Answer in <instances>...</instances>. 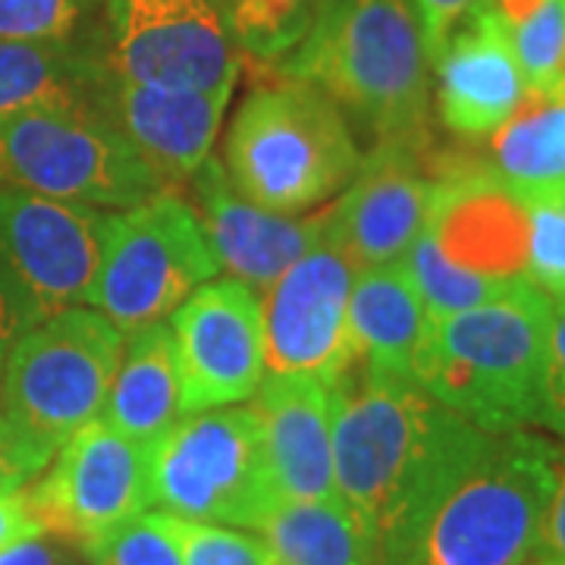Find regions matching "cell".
Listing matches in <instances>:
<instances>
[{
  "instance_id": "9c48e42d",
  "label": "cell",
  "mask_w": 565,
  "mask_h": 565,
  "mask_svg": "<svg viewBox=\"0 0 565 565\" xmlns=\"http://www.w3.org/2000/svg\"><path fill=\"white\" fill-rule=\"evenodd\" d=\"M0 189L120 211L161 182L95 107H32L0 117Z\"/></svg>"
},
{
  "instance_id": "ac0fdd59",
  "label": "cell",
  "mask_w": 565,
  "mask_h": 565,
  "mask_svg": "<svg viewBox=\"0 0 565 565\" xmlns=\"http://www.w3.org/2000/svg\"><path fill=\"white\" fill-rule=\"evenodd\" d=\"M434 66L437 110L456 139H490L525 102V76L493 0L452 32Z\"/></svg>"
},
{
  "instance_id": "f546056e",
  "label": "cell",
  "mask_w": 565,
  "mask_h": 565,
  "mask_svg": "<svg viewBox=\"0 0 565 565\" xmlns=\"http://www.w3.org/2000/svg\"><path fill=\"white\" fill-rule=\"evenodd\" d=\"M98 0H0V41H73Z\"/></svg>"
},
{
  "instance_id": "4316f807",
  "label": "cell",
  "mask_w": 565,
  "mask_h": 565,
  "mask_svg": "<svg viewBox=\"0 0 565 565\" xmlns=\"http://www.w3.org/2000/svg\"><path fill=\"white\" fill-rule=\"evenodd\" d=\"M92 565H182V546L170 512H139L104 531L85 550Z\"/></svg>"
},
{
  "instance_id": "4fadbf2b",
  "label": "cell",
  "mask_w": 565,
  "mask_h": 565,
  "mask_svg": "<svg viewBox=\"0 0 565 565\" xmlns=\"http://www.w3.org/2000/svg\"><path fill=\"white\" fill-rule=\"evenodd\" d=\"M355 274V262L330 230H323L321 239L264 289L267 374H305L333 386L355 364L349 337V296Z\"/></svg>"
},
{
  "instance_id": "7c38bea8",
  "label": "cell",
  "mask_w": 565,
  "mask_h": 565,
  "mask_svg": "<svg viewBox=\"0 0 565 565\" xmlns=\"http://www.w3.org/2000/svg\"><path fill=\"white\" fill-rule=\"evenodd\" d=\"M151 449L102 418L76 430L57 449L51 471L25 487L41 534L85 553L104 531L154 505Z\"/></svg>"
},
{
  "instance_id": "ba28073f",
  "label": "cell",
  "mask_w": 565,
  "mask_h": 565,
  "mask_svg": "<svg viewBox=\"0 0 565 565\" xmlns=\"http://www.w3.org/2000/svg\"><path fill=\"white\" fill-rule=\"evenodd\" d=\"M217 274L221 264L192 204L158 189L145 202L104 217L98 270L85 305L132 333L170 318Z\"/></svg>"
},
{
  "instance_id": "8d00e7d4",
  "label": "cell",
  "mask_w": 565,
  "mask_h": 565,
  "mask_svg": "<svg viewBox=\"0 0 565 565\" xmlns=\"http://www.w3.org/2000/svg\"><path fill=\"white\" fill-rule=\"evenodd\" d=\"M41 527L29 509V500H25V490H17V493H3L0 497V550L17 541H25V537H39Z\"/></svg>"
},
{
  "instance_id": "1f68e13d",
  "label": "cell",
  "mask_w": 565,
  "mask_h": 565,
  "mask_svg": "<svg viewBox=\"0 0 565 565\" xmlns=\"http://www.w3.org/2000/svg\"><path fill=\"white\" fill-rule=\"evenodd\" d=\"M415 13H418V25H422L424 51L427 61L434 63L446 47V41L452 39V32L462 25L484 0H412Z\"/></svg>"
},
{
  "instance_id": "83f0119b",
  "label": "cell",
  "mask_w": 565,
  "mask_h": 565,
  "mask_svg": "<svg viewBox=\"0 0 565 565\" xmlns=\"http://www.w3.org/2000/svg\"><path fill=\"white\" fill-rule=\"evenodd\" d=\"M315 0H233L230 35L252 54L274 57L305 39Z\"/></svg>"
},
{
  "instance_id": "cb8c5ba5",
  "label": "cell",
  "mask_w": 565,
  "mask_h": 565,
  "mask_svg": "<svg viewBox=\"0 0 565 565\" xmlns=\"http://www.w3.org/2000/svg\"><path fill=\"white\" fill-rule=\"evenodd\" d=\"M277 565H381V544L340 500L277 503L262 527Z\"/></svg>"
},
{
  "instance_id": "f1b7e54d",
  "label": "cell",
  "mask_w": 565,
  "mask_h": 565,
  "mask_svg": "<svg viewBox=\"0 0 565 565\" xmlns=\"http://www.w3.org/2000/svg\"><path fill=\"white\" fill-rule=\"evenodd\" d=\"M525 204V270L534 289L565 302V192Z\"/></svg>"
},
{
  "instance_id": "52a82bcc",
  "label": "cell",
  "mask_w": 565,
  "mask_h": 565,
  "mask_svg": "<svg viewBox=\"0 0 565 565\" xmlns=\"http://www.w3.org/2000/svg\"><path fill=\"white\" fill-rule=\"evenodd\" d=\"M122 343L120 327L88 305L32 327L0 359L3 418L54 462L76 430L102 418Z\"/></svg>"
},
{
  "instance_id": "7402d4cb",
  "label": "cell",
  "mask_w": 565,
  "mask_h": 565,
  "mask_svg": "<svg viewBox=\"0 0 565 565\" xmlns=\"http://www.w3.org/2000/svg\"><path fill=\"white\" fill-rule=\"evenodd\" d=\"M102 422L145 446H154L173 424L182 422L180 367L170 323H148L126 333Z\"/></svg>"
},
{
  "instance_id": "44dd1931",
  "label": "cell",
  "mask_w": 565,
  "mask_h": 565,
  "mask_svg": "<svg viewBox=\"0 0 565 565\" xmlns=\"http://www.w3.org/2000/svg\"><path fill=\"white\" fill-rule=\"evenodd\" d=\"M427 311L405 262L364 267L349 296V337L355 364L412 381Z\"/></svg>"
},
{
  "instance_id": "ffe728a7",
  "label": "cell",
  "mask_w": 565,
  "mask_h": 565,
  "mask_svg": "<svg viewBox=\"0 0 565 565\" xmlns=\"http://www.w3.org/2000/svg\"><path fill=\"white\" fill-rule=\"evenodd\" d=\"M233 88L236 82L211 92H163L120 82L110 122L161 185L189 182L211 158Z\"/></svg>"
},
{
  "instance_id": "74e56055",
  "label": "cell",
  "mask_w": 565,
  "mask_h": 565,
  "mask_svg": "<svg viewBox=\"0 0 565 565\" xmlns=\"http://www.w3.org/2000/svg\"><path fill=\"white\" fill-rule=\"evenodd\" d=\"M537 565H544V563H537Z\"/></svg>"
},
{
  "instance_id": "277c9868",
  "label": "cell",
  "mask_w": 565,
  "mask_h": 565,
  "mask_svg": "<svg viewBox=\"0 0 565 565\" xmlns=\"http://www.w3.org/2000/svg\"><path fill=\"white\" fill-rule=\"evenodd\" d=\"M412 0H323L286 76L359 114L377 141L430 148V79Z\"/></svg>"
},
{
  "instance_id": "2e32d148",
  "label": "cell",
  "mask_w": 565,
  "mask_h": 565,
  "mask_svg": "<svg viewBox=\"0 0 565 565\" xmlns=\"http://www.w3.org/2000/svg\"><path fill=\"white\" fill-rule=\"evenodd\" d=\"M434 151L408 141H374L352 182L330 207L327 230L359 270L403 262L434 199Z\"/></svg>"
},
{
  "instance_id": "d6a6232c",
  "label": "cell",
  "mask_w": 565,
  "mask_h": 565,
  "mask_svg": "<svg viewBox=\"0 0 565 565\" xmlns=\"http://www.w3.org/2000/svg\"><path fill=\"white\" fill-rule=\"evenodd\" d=\"M47 465L51 459L41 456L35 446L25 444L17 434V427L0 412V497L22 490L32 478H39Z\"/></svg>"
},
{
  "instance_id": "d4e9b609",
  "label": "cell",
  "mask_w": 565,
  "mask_h": 565,
  "mask_svg": "<svg viewBox=\"0 0 565 565\" xmlns=\"http://www.w3.org/2000/svg\"><path fill=\"white\" fill-rule=\"evenodd\" d=\"M95 63L70 41H0V117L32 107H92Z\"/></svg>"
},
{
  "instance_id": "603a6c76",
  "label": "cell",
  "mask_w": 565,
  "mask_h": 565,
  "mask_svg": "<svg viewBox=\"0 0 565 565\" xmlns=\"http://www.w3.org/2000/svg\"><path fill=\"white\" fill-rule=\"evenodd\" d=\"M484 170L519 202L565 192V82L527 92L519 110L490 136Z\"/></svg>"
},
{
  "instance_id": "8fae6325",
  "label": "cell",
  "mask_w": 565,
  "mask_h": 565,
  "mask_svg": "<svg viewBox=\"0 0 565 565\" xmlns=\"http://www.w3.org/2000/svg\"><path fill=\"white\" fill-rule=\"evenodd\" d=\"M151 503L189 522L258 531L280 500L255 408L223 405L173 424L151 449Z\"/></svg>"
},
{
  "instance_id": "d6986e66",
  "label": "cell",
  "mask_w": 565,
  "mask_h": 565,
  "mask_svg": "<svg viewBox=\"0 0 565 565\" xmlns=\"http://www.w3.org/2000/svg\"><path fill=\"white\" fill-rule=\"evenodd\" d=\"M270 484L280 503L337 500L333 386L305 374H264L252 396Z\"/></svg>"
},
{
  "instance_id": "7a4b0ae2",
  "label": "cell",
  "mask_w": 565,
  "mask_h": 565,
  "mask_svg": "<svg viewBox=\"0 0 565 565\" xmlns=\"http://www.w3.org/2000/svg\"><path fill=\"white\" fill-rule=\"evenodd\" d=\"M553 449L527 430L487 434L424 512L381 550V565H537Z\"/></svg>"
},
{
  "instance_id": "e575fe53",
  "label": "cell",
  "mask_w": 565,
  "mask_h": 565,
  "mask_svg": "<svg viewBox=\"0 0 565 565\" xmlns=\"http://www.w3.org/2000/svg\"><path fill=\"white\" fill-rule=\"evenodd\" d=\"M541 563L565 565V446L553 449V497L546 505Z\"/></svg>"
},
{
  "instance_id": "5bb4252c",
  "label": "cell",
  "mask_w": 565,
  "mask_h": 565,
  "mask_svg": "<svg viewBox=\"0 0 565 565\" xmlns=\"http://www.w3.org/2000/svg\"><path fill=\"white\" fill-rule=\"evenodd\" d=\"M117 79L163 92L236 82L239 57L214 0H114Z\"/></svg>"
},
{
  "instance_id": "9a60e30c",
  "label": "cell",
  "mask_w": 565,
  "mask_h": 565,
  "mask_svg": "<svg viewBox=\"0 0 565 565\" xmlns=\"http://www.w3.org/2000/svg\"><path fill=\"white\" fill-rule=\"evenodd\" d=\"M182 418L245 403L264 381V323L255 289L233 277L199 286L170 315Z\"/></svg>"
},
{
  "instance_id": "836d02e7",
  "label": "cell",
  "mask_w": 565,
  "mask_h": 565,
  "mask_svg": "<svg viewBox=\"0 0 565 565\" xmlns=\"http://www.w3.org/2000/svg\"><path fill=\"white\" fill-rule=\"evenodd\" d=\"M550 434L565 440V302H553V327H550V364H546V403L544 422Z\"/></svg>"
},
{
  "instance_id": "e0dca14e",
  "label": "cell",
  "mask_w": 565,
  "mask_h": 565,
  "mask_svg": "<svg viewBox=\"0 0 565 565\" xmlns=\"http://www.w3.org/2000/svg\"><path fill=\"white\" fill-rule=\"evenodd\" d=\"M192 211L202 223L211 252L233 280L264 292L302 258L327 230V207L311 217H292L245 199L230 182L221 161H207L192 173Z\"/></svg>"
},
{
  "instance_id": "8992f818",
  "label": "cell",
  "mask_w": 565,
  "mask_h": 565,
  "mask_svg": "<svg viewBox=\"0 0 565 565\" xmlns=\"http://www.w3.org/2000/svg\"><path fill=\"white\" fill-rule=\"evenodd\" d=\"M362 163L343 110L302 79L255 85L223 141V170L245 199L302 214L340 195Z\"/></svg>"
},
{
  "instance_id": "d590c367",
  "label": "cell",
  "mask_w": 565,
  "mask_h": 565,
  "mask_svg": "<svg viewBox=\"0 0 565 565\" xmlns=\"http://www.w3.org/2000/svg\"><path fill=\"white\" fill-rule=\"evenodd\" d=\"M70 550L73 546L61 544L57 537L47 541L44 534H39V537H25V541L3 546L0 565H76Z\"/></svg>"
},
{
  "instance_id": "484cf974",
  "label": "cell",
  "mask_w": 565,
  "mask_h": 565,
  "mask_svg": "<svg viewBox=\"0 0 565 565\" xmlns=\"http://www.w3.org/2000/svg\"><path fill=\"white\" fill-rule=\"evenodd\" d=\"M522 66L527 92L565 82V0H493Z\"/></svg>"
},
{
  "instance_id": "5b68a950",
  "label": "cell",
  "mask_w": 565,
  "mask_h": 565,
  "mask_svg": "<svg viewBox=\"0 0 565 565\" xmlns=\"http://www.w3.org/2000/svg\"><path fill=\"white\" fill-rule=\"evenodd\" d=\"M437 182L418 239L403 262L427 318L497 302L531 286L525 204L478 161L434 158Z\"/></svg>"
},
{
  "instance_id": "30bf717a",
  "label": "cell",
  "mask_w": 565,
  "mask_h": 565,
  "mask_svg": "<svg viewBox=\"0 0 565 565\" xmlns=\"http://www.w3.org/2000/svg\"><path fill=\"white\" fill-rule=\"evenodd\" d=\"M102 223L92 204L0 189V359L32 327L88 302Z\"/></svg>"
},
{
  "instance_id": "6da1fadb",
  "label": "cell",
  "mask_w": 565,
  "mask_h": 565,
  "mask_svg": "<svg viewBox=\"0 0 565 565\" xmlns=\"http://www.w3.org/2000/svg\"><path fill=\"white\" fill-rule=\"evenodd\" d=\"M424 386L352 364L333 384L337 500L384 550L487 440Z\"/></svg>"
},
{
  "instance_id": "3957f363",
  "label": "cell",
  "mask_w": 565,
  "mask_h": 565,
  "mask_svg": "<svg viewBox=\"0 0 565 565\" xmlns=\"http://www.w3.org/2000/svg\"><path fill=\"white\" fill-rule=\"evenodd\" d=\"M553 299L525 286L497 302L427 318L412 381L490 434L544 422Z\"/></svg>"
},
{
  "instance_id": "4dcf8cb0",
  "label": "cell",
  "mask_w": 565,
  "mask_h": 565,
  "mask_svg": "<svg viewBox=\"0 0 565 565\" xmlns=\"http://www.w3.org/2000/svg\"><path fill=\"white\" fill-rule=\"evenodd\" d=\"M182 546V565H277L270 546L236 527L170 515Z\"/></svg>"
}]
</instances>
